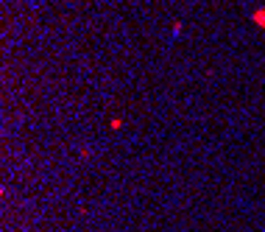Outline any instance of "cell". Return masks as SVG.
Segmentation results:
<instances>
[{"label":"cell","mask_w":265,"mask_h":232,"mask_svg":"<svg viewBox=\"0 0 265 232\" xmlns=\"http://www.w3.org/2000/svg\"><path fill=\"white\" fill-rule=\"evenodd\" d=\"M251 20H254L257 25H263V28H265V9H257L254 14H251Z\"/></svg>","instance_id":"6da1fadb"}]
</instances>
